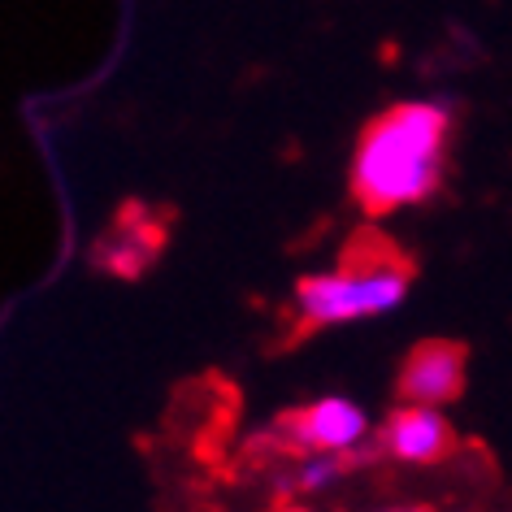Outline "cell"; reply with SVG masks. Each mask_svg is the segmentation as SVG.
Here are the masks:
<instances>
[{"instance_id": "1", "label": "cell", "mask_w": 512, "mask_h": 512, "mask_svg": "<svg viewBox=\"0 0 512 512\" xmlns=\"http://www.w3.org/2000/svg\"><path fill=\"white\" fill-rule=\"evenodd\" d=\"M447 109L439 100H408L369 126L352 161V191L369 213L421 204L443 178Z\"/></svg>"}, {"instance_id": "3", "label": "cell", "mask_w": 512, "mask_h": 512, "mask_svg": "<svg viewBox=\"0 0 512 512\" xmlns=\"http://www.w3.org/2000/svg\"><path fill=\"white\" fill-rule=\"evenodd\" d=\"M287 439L304 452H356L369 434L365 408L348 395H322V400L304 404L300 413L287 417Z\"/></svg>"}, {"instance_id": "5", "label": "cell", "mask_w": 512, "mask_h": 512, "mask_svg": "<svg viewBox=\"0 0 512 512\" xmlns=\"http://www.w3.org/2000/svg\"><path fill=\"white\" fill-rule=\"evenodd\" d=\"M387 452L404 465H434V460L447 456L452 447V426H447L439 404H413L404 400V408L387 421V434H382Z\"/></svg>"}, {"instance_id": "6", "label": "cell", "mask_w": 512, "mask_h": 512, "mask_svg": "<svg viewBox=\"0 0 512 512\" xmlns=\"http://www.w3.org/2000/svg\"><path fill=\"white\" fill-rule=\"evenodd\" d=\"M343 478V452H313L296 469V491L300 495H322Z\"/></svg>"}, {"instance_id": "2", "label": "cell", "mask_w": 512, "mask_h": 512, "mask_svg": "<svg viewBox=\"0 0 512 512\" xmlns=\"http://www.w3.org/2000/svg\"><path fill=\"white\" fill-rule=\"evenodd\" d=\"M408 296V270L400 261H365L335 274H309L296 287V313L304 330L343 326L400 309Z\"/></svg>"}, {"instance_id": "4", "label": "cell", "mask_w": 512, "mask_h": 512, "mask_svg": "<svg viewBox=\"0 0 512 512\" xmlns=\"http://www.w3.org/2000/svg\"><path fill=\"white\" fill-rule=\"evenodd\" d=\"M465 387V348L447 339L417 343L413 356L404 361L400 374V395L413 404H447Z\"/></svg>"}]
</instances>
